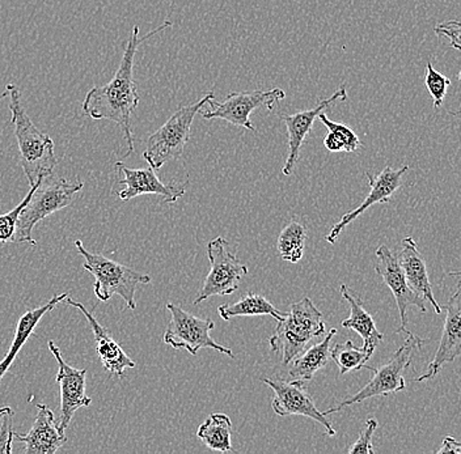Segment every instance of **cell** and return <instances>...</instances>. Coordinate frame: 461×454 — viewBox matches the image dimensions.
I'll list each match as a JSON object with an SVG mask.
<instances>
[{
    "label": "cell",
    "instance_id": "7a4b0ae2",
    "mask_svg": "<svg viewBox=\"0 0 461 454\" xmlns=\"http://www.w3.org/2000/svg\"><path fill=\"white\" fill-rule=\"evenodd\" d=\"M3 96H8V106L13 114L14 137L19 146L20 162L28 178L29 185H34L40 178L53 174L58 165L54 154V142L48 134L39 130L22 102V92L14 85H5Z\"/></svg>",
    "mask_w": 461,
    "mask_h": 454
},
{
    "label": "cell",
    "instance_id": "cb8c5ba5",
    "mask_svg": "<svg viewBox=\"0 0 461 454\" xmlns=\"http://www.w3.org/2000/svg\"><path fill=\"white\" fill-rule=\"evenodd\" d=\"M218 315L224 321L236 317H247V316H272L276 321H281L287 313L276 309L265 296L249 292L238 303L223 304L219 307Z\"/></svg>",
    "mask_w": 461,
    "mask_h": 454
},
{
    "label": "cell",
    "instance_id": "4316f807",
    "mask_svg": "<svg viewBox=\"0 0 461 454\" xmlns=\"http://www.w3.org/2000/svg\"><path fill=\"white\" fill-rule=\"evenodd\" d=\"M371 356H373V352L363 349V347L358 349L351 341L336 344L333 350H330V359L339 367V375L362 369L367 361H370Z\"/></svg>",
    "mask_w": 461,
    "mask_h": 454
},
{
    "label": "cell",
    "instance_id": "7c38bea8",
    "mask_svg": "<svg viewBox=\"0 0 461 454\" xmlns=\"http://www.w3.org/2000/svg\"><path fill=\"white\" fill-rule=\"evenodd\" d=\"M48 346L59 367L56 378L60 387V418L58 427L66 431L77 410L91 406L92 399L86 393V369H77L66 363L56 342L49 341Z\"/></svg>",
    "mask_w": 461,
    "mask_h": 454
},
{
    "label": "cell",
    "instance_id": "6da1fadb",
    "mask_svg": "<svg viewBox=\"0 0 461 454\" xmlns=\"http://www.w3.org/2000/svg\"><path fill=\"white\" fill-rule=\"evenodd\" d=\"M172 27L171 22H166L157 30L149 31L146 36L140 37V27H134L129 41L126 42L120 67L113 79L108 85L94 87L86 94L83 102V113L92 120H109L117 123L122 129L128 143V152L125 156L134 154V139L131 134V114L140 103L137 83L132 79L135 54L138 48L155 34Z\"/></svg>",
    "mask_w": 461,
    "mask_h": 454
},
{
    "label": "cell",
    "instance_id": "44dd1931",
    "mask_svg": "<svg viewBox=\"0 0 461 454\" xmlns=\"http://www.w3.org/2000/svg\"><path fill=\"white\" fill-rule=\"evenodd\" d=\"M342 298L348 301L350 306V316L346 320L342 321V327L344 329L353 330L357 334H359L363 339V349L368 352H375L377 344L384 339L382 333L377 330L376 324H375L373 316L366 309L365 303L358 293L354 292L353 289H348L346 284H341Z\"/></svg>",
    "mask_w": 461,
    "mask_h": 454
},
{
    "label": "cell",
    "instance_id": "e0dca14e",
    "mask_svg": "<svg viewBox=\"0 0 461 454\" xmlns=\"http://www.w3.org/2000/svg\"><path fill=\"white\" fill-rule=\"evenodd\" d=\"M447 310L445 327L440 338L439 349L429 364L428 370L414 382L431 380L440 372L443 366L452 363L461 355V291L457 289L445 307Z\"/></svg>",
    "mask_w": 461,
    "mask_h": 454
},
{
    "label": "cell",
    "instance_id": "9a60e30c",
    "mask_svg": "<svg viewBox=\"0 0 461 454\" xmlns=\"http://www.w3.org/2000/svg\"><path fill=\"white\" fill-rule=\"evenodd\" d=\"M346 99H348V91H346V85H341L330 97L320 102L316 108L298 111V113L291 114V116H284V114L279 116L286 125L288 134V155L286 163L282 168V174L285 176H291L294 174V169H295L299 156H301L303 143L312 130L313 123H315L319 114L327 111V108H330L334 102H345Z\"/></svg>",
    "mask_w": 461,
    "mask_h": 454
},
{
    "label": "cell",
    "instance_id": "7402d4cb",
    "mask_svg": "<svg viewBox=\"0 0 461 454\" xmlns=\"http://www.w3.org/2000/svg\"><path fill=\"white\" fill-rule=\"evenodd\" d=\"M68 296V293L56 295L50 301H48L45 306L28 310V312H25L24 315L20 317L19 323H17L16 332H14L13 344H11L7 355L0 361V381H2L3 376H5L11 366H13L14 359L19 355L20 350L23 349L25 342L31 338V335L33 334L34 329H36L40 321L42 320L43 316L54 310L58 304L62 303Z\"/></svg>",
    "mask_w": 461,
    "mask_h": 454
},
{
    "label": "cell",
    "instance_id": "ac0fdd59",
    "mask_svg": "<svg viewBox=\"0 0 461 454\" xmlns=\"http://www.w3.org/2000/svg\"><path fill=\"white\" fill-rule=\"evenodd\" d=\"M65 300L68 306L79 309L85 315L89 326H91L92 333H94L97 355H99L101 364H103L104 369L106 372L118 376V378H123L126 369L137 367L135 361L114 341L109 330L106 327L101 326L99 321L95 318V316L89 310L86 309L82 303L75 301L70 296H68Z\"/></svg>",
    "mask_w": 461,
    "mask_h": 454
},
{
    "label": "cell",
    "instance_id": "d6986e66",
    "mask_svg": "<svg viewBox=\"0 0 461 454\" xmlns=\"http://www.w3.org/2000/svg\"><path fill=\"white\" fill-rule=\"evenodd\" d=\"M14 440L25 445L27 454H54L65 444V431L56 423L53 411L45 404H37V416L31 430L25 435L14 432Z\"/></svg>",
    "mask_w": 461,
    "mask_h": 454
},
{
    "label": "cell",
    "instance_id": "f546056e",
    "mask_svg": "<svg viewBox=\"0 0 461 454\" xmlns=\"http://www.w3.org/2000/svg\"><path fill=\"white\" fill-rule=\"evenodd\" d=\"M41 180L42 178H40L34 185L31 186V191H29L27 197H25L19 205L14 207V209H11L10 212H7V214L0 215V243H14V231H16V224L20 217V212H22L23 209L27 205L29 200H31L32 194L36 191Z\"/></svg>",
    "mask_w": 461,
    "mask_h": 454
},
{
    "label": "cell",
    "instance_id": "8992f818",
    "mask_svg": "<svg viewBox=\"0 0 461 454\" xmlns=\"http://www.w3.org/2000/svg\"><path fill=\"white\" fill-rule=\"evenodd\" d=\"M406 339L402 346L397 350L391 359L379 368H371L365 366L367 369L373 370L374 378L370 382L365 385L357 395L348 396L344 401L339 402L337 406L324 411V415H330L333 413H339L348 406L365 402L366 399L374 398V396L393 395V393L402 392L406 387L405 378L403 372L408 369L413 361L414 355L418 350L422 349L425 344V339L417 337L413 333L406 330Z\"/></svg>",
    "mask_w": 461,
    "mask_h": 454
},
{
    "label": "cell",
    "instance_id": "d6a6232c",
    "mask_svg": "<svg viewBox=\"0 0 461 454\" xmlns=\"http://www.w3.org/2000/svg\"><path fill=\"white\" fill-rule=\"evenodd\" d=\"M460 22L457 20H449V22H442L435 28V33L439 37H447L449 40L451 48L455 50L460 49Z\"/></svg>",
    "mask_w": 461,
    "mask_h": 454
},
{
    "label": "cell",
    "instance_id": "484cf974",
    "mask_svg": "<svg viewBox=\"0 0 461 454\" xmlns=\"http://www.w3.org/2000/svg\"><path fill=\"white\" fill-rule=\"evenodd\" d=\"M307 228L298 221H291L279 235L276 249L282 260L291 263H298L304 254Z\"/></svg>",
    "mask_w": 461,
    "mask_h": 454
},
{
    "label": "cell",
    "instance_id": "ffe728a7",
    "mask_svg": "<svg viewBox=\"0 0 461 454\" xmlns=\"http://www.w3.org/2000/svg\"><path fill=\"white\" fill-rule=\"evenodd\" d=\"M402 245V249L399 257H397V261H399L400 267H402L403 275H405L406 281H408L411 289L417 295H420L423 300L430 301L435 313L440 315L443 312V307L439 306L438 301L435 300L430 279H429L428 266H426L425 258L418 250L416 241L411 236H406Z\"/></svg>",
    "mask_w": 461,
    "mask_h": 454
},
{
    "label": "cell",
    "instance_id": "52a82bcc",
    "mask_svg": "<svg viewBox=\"0 0 461 454\" xmlns=\"http://www.w3.org/2000/svg\"><path fill=\"white\" fill-rule=\"evenodd\" d=\"M214 96L210 92L197 102L178 109L157 132L149 135L146 151L143 152L144 160L149 163V168L158 171L167 163L180 159L190 139L193 120Z\"/></svg>",
    "mask_w": 461,
    "mask_h": 454
},
{
    "label": "cell",
    "instance_id": "5bb4252c",
    "mask_svg": "<svg viewBox=\"0 0 461 454\" xmlns=\"http://www.w3.org/2000/svg\"><path fill=\"white\" fill-rule=\"evenodd\" d=\"M115 168L122 174L120 183L125 185L123 191H118V198L122 202H129L132 198L144 194L160 195L164 203H175L186 192L189 181L184 183H164L152 168L131 169L122 163L115 164Z\"/></svg>",
    "mask_w": 461,
    "mask_h": 454
},
{
    "label": "cell",
    "instance_id": "f1b7e54d",
    "mask_svg": "<svg viewBox=\"0 0 461 454\" xmlns=\"http://www.w3.org/2000/svg\"><path fill=\"white\" fill-rule=\"evenodd\" d=\"M317 120L328 129V131H330L331 134H334V137L341 142L342 147H344V152H356L357 149H359L362 147V143H360V139L358 135L353 131V129L348 128V126L342 125V123L334 122V120H330L325 111L319 114Z\"/></svg>",
    "mask_w": 461,
    "mask_h": 454
},
{
    "label": "cell",
    "instance_id": "83f0119b",
    "mask_svg": "<svg viewBox=\"0 0 461 454\" xmlns=\"http://www.w3.org/2000/svg\"><path fill=\"white\" fill-rule=\"evenodd\" d=\"M425 85L429 93H430L432 102H434V108L439 109L445 102L447 91L451 87V79L447 77L446 75L438 73L432 63L428 62V65H426Z\"/></svg>",
    "mask_w": 461,
    "mask_h": 454
},
{
    "label": "cell",
    "instance_id": "2e32d148",
    "mask_svg": "<svg viewBox=\"0 0 461 454\" xmlns=\"http://www.w3.org/2000/svg\"><path fill=\"white\" fill-rule=\"evenodd\" d=\"M409 171V166H402V169H392L391 166H385L376 177L371 176L370 174H366V177L368 180V185H370L371 191L368 192L366 200L363 203H360L359 207H357L353 211L348 212L339 223L334 224L333 228L330 229V235L325 237V240L330 244H336L339 240V236L341 234L342 229H345L351 221L359 218L366 209H370L376 203H389L391 202L392 197L397 189L402 186V181L403 174Z\"/></svg>",
    "mask_w": 461,
    "mask_h": 454
},
{
    "label": "cell",
    "instance_id": "30bf717a",
    "mask_svg": "<svg viewBox=\"0 0 461 454\" xmlns=\"http://www.w3.org/2000/svg\"><path fill=\"white\" fill-rule=\"evenodd\" d=\"M167 309L171 312L172 318L164 333V343L175 350H186L192 355H197L202 349H210L235 358L232 350L216 343L210 335L215 327L214 321L197 317L172 303L167 304Z\"/></svg>",
    "mask_w": 461,
    "mask_h": 454
},
{
    "label": "cell",
    "instance_id": "4dcf8cb0",
    "mask_svg": "<svg viewBox=\"0 0 461 454\" xmlns=\"http://www.w3.org/2000/svg\"><path fill=\"white\" fill-rule=\"evenodd\" d=\"M14 413L10 406L0 409V454L13 453Z\"/></svg>",
    "mask_w": 461,
    "mask_h": 454
},
{
    "label": "cell",
    "instance_id": "3957f363",
    "mask_svg": "<svg viewBox=\"0 0 461 454\" xmlns=\"http://www.w3.org/2000/svg\"><path fill=\"white\" fill-rule=\"evenodd\" d=\"M82 181H71L68 178H42L36 191L32 194L31 200L20 212L17 219L16 231H14V244H29L36 246L37 241L32 237L36 224L56 214L60 209L72 205L77 192L82 191Z\"/></svg>",
    "mask_w": 461,
    "mask_h": 454
},
{
    "label": "cell",
    "instance_id": "ba28073f",
    "mask_svg": "<svg viewBox=\"0 0 461 454\" xmlns=\"http://www.w3.org/2000/svg\"><path fill=\"white\" fill-rule=\"evenodd\" d=\"M207 255L212 266L209 275L204 279L203 287L193 301L194 306L214 296L232 295L248 275L247 264L233 254L229 241L221 236L207 244Z\"/></svg>",
    "mask_w": 461,
    "mask_h": 454
},
{
    "label": "cell",
    "instance_id": "e575fe53",
    "mask_svg": "<svg viewBox=\"0 0 461 454\" xmlns=\"http://www.w3.org/2000/svg\"><path fill=\"white\" fill-rule=\"evenodd\" d=\"M324 146L330 152H344L341 142L330 131H328L327 137L324 138Z\"/></svg>",
    "mask_w": 461,
    "mask_h": 454
},
{
    "label": "cell",
    "instance_id": "9c48e42d",
    "mask_svg": "<svg viewBox=\"0 0 461 454\" xmlns=\"http://www.w3.org/2000/svg\"><path fill=\"white\" fill-rule=\"evenodd\" d=\"M286 97V92L281 88H273L269 91L230 92L224 102H216L215 96L209 100L206 105L209 109L201 111L204 120H223L230 125L256 131L255 126L250 122V114L261 109L273 111L279 102Z\"/></svg>",
    "mask_w": 461,
    "mask_h": 454
},
{
    "label": "cell",
    "instance_id": "603a6c76",
    "mask_svg": "<svg viewBox=\"0 0 461 454\" xmlns=\"http://www.w3.org/2000/svg\"><path fill=\"white\" fill-rule=\"evenodd\" d=\"M336 334L337 330L330 329L320 343L310 347V349L307 347L301 355L293 359L286 366L288 367V376L293 380H312L313 376L330 363L331 339Z\"/></svg>",
    "mask_w": 461,
    "mask_h": 454
},
{
    "label": "cell",
    "instance_id": "4fadbf2b",
    "mask_svg": "<svg viewBox=\"0 0 461 454\" xmlns=\"http://www.w3.org/2000/svg\"><path fill=\"white\" fill-rule=\"evenodd\" d=\"M377 263L375 266V272L380 278L384 280L389 289L393 293L394 300H396L397 308L400 312V329L397 334L405 333L406 325H408V310L409 307H417L420 312H426V300H423L420 295H417L406 281L402 267H400L397 255L393 254L388 246L382 245L376 249Z\"/></svg>",
    "mask_w": 461,
    "mask_h": 454
},
{
    "label": "cell",
    "instance_id": "8fae6325",
    "mask_svg": "<svg viewBox=\"0 0 461 454\" xmlns=\"http://www.w3.org/2000/svg\"><path fill=\"white\" fill-rule=\"evenodd\" d=\"M261 381L273 390L274 396L272 407L274 413L279 416L301 415L312 419L321 425H324L328 435L336 436V430L331 427L327 416L317 409L312 396L308 393L304 381L293 380L290 382L282 378H264Z\"/></svg>",
    "mask_w": 461,
    "mask_h": 454
},
{
    "label": "cell",
    "instance_id": "277c9868",
    "mask_svg": "<svg viewBox=\"0 0 461 454\" xmlns=\"http://www.w3.org/2000/svg\"><path fill=\"white\" fill-rule=\"evenodd\" d=\"M324 334V316L310 298H304L293 304L290 313L278 321L276 333L269 339L270 349L273 352H282V364L286 367L313 339Z\"/></svg>",
    "mask_w": 461,
    "mask_h": 454
},
{
    "label": "cell",
    "instance_id": "836d02e7",
    "mask_svg": "<svg viewBox=\"0 0 461 454\" xmlns=\"http://www.w3.org/2000/svg\"><path fill=\"white\" fill-rule=\"evenodd\" d=\"M460 442L454 436H447L443 440L442 447L437 450V454H460Z\"/></svg>",
    "mask_w": 461,
    "mask_h": 454
},
{
    "label": "cell",
    "instance_id": "d4e9b609",
    "mask_svg": "<svg viewBox=\"0 0 461 454\" xmlns=\"http://www.w3.org/2000/svg\"><path fill=\"white\" fill-rule=\"evenodd\" d=\"M232 422L226 414L214 413L198 427L197 436L209 450L216 452H232L230 442Z\"/></svg>",
    "mask_w": 461,
    "mask_h": 454
},
{
    "label": "cell",
    "instance_id": "5b68a950",
    "mask_svg": "<svg viewBox=\"0 0 461 454\" xmlns=\"http://www.w3.org/2000/svg\"><path fill=\"white\" fill-rule=\"evenodd\" d=\"M75 248L85 258V270L96 279L94 292L100 301L105 303L114 295H118L122 298L129 309L137 308L135 291L140 284L151 283V277L149 274L135 272L125 264L109 260L105 255L89 253L80 240L75 241Z\"/></svg>",
    "mask_w": 461,
    "mask_h": 454
},
{
    "label": "cell",
    "instance_id": "1f68e13d",
    "mask_svg": "<svg viewBox=\"0 0 461 454\" xmlns=\"http://www.w3.org/2000/svg\"><path fill=\"white\" fill-rule=\"evenodd\" d=\"M377 427H379L377 421L368 419L360 431L359 439L354 442L353 447L348 452L350 454H374L373 436Z\"/></svg>",
    "mask_w": 461,
    "mask_h": 454
}]
</instances>
